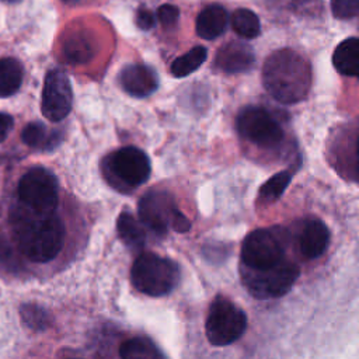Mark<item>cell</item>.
<instances>
[{
    "mask_svg": "<svg viewBox=\"0 0 359 359\" xmlns=\"http://www.w3.org/2000/svg\"><path fill=\"white\" fill-rule=\"evenodd\" d=\"M262 86L278 102L303 101L311 88V66L299 52L283 48L272 52L262 66Z\"/></svg>",
    "mask_w": 359,
    "mask_h": 359,
    "instance_id": "obj_1",
    "label": "cell"
},
{
    "mask_svg": "<svg viewBox=\"0 0 359 359\" xmlns=\"http://www.w3.org/2000/svg\"><path fill=\"white\" fill-rule=\"evenodd\" d=\"M14 216V233L21 252L34 262L52 261L65 243V224L55 213L21 206Z\"/></svg>",
    "mask_w": 359,
    "mask_h": 359,
    "instance_id": "obj_2",
    "label": "cell"
},
{
    "mask_svg": "<svg viewBox=\"0 0 359 359\" xmlns=\"http://www.w3.org/2000/svg\"><path fill=\"white\" fill-rule=\"evenodd\" d=\"M180 271L175 262L153 252L140 254L130 269L133 286L147 296L158 297L170 293L178 283Z\"/></svg>",
    "mask_w": 359,
    "mask_h": 359,
    "instance_id": "obj_3",
    "label": "cell"
},
{
    "mask_svg": "<svg viewBox=\"0 0 359 359\" xmlns=\"http://www.w3.org/2000/svg\"><path fill=\"white\" fill-rule=\"evenodd\" d=\"M137 212L143 226L157 234H164L168 229L184 233L191 227L174 198L164 191L146 192L139 201Z\"/></svg>",
    "mask_w": 359,
    "mask_h": 359,
    "instance_id": "obj_4",
    "label": "cell"
},
{
    "mask_svg": "<svg viewBox=\"0 0 359 359\" xmlns=\"http://www.w3.org/2000/svg\"><path fill=\"white\" fill-rule=\"evenodd\" d=\"M236 129L241 139L261 149H275L285 137L278 118L261 105L241 108L236 118Z\"/></svg>",
    "mask_w": 359,
    "mask_h": 359,
    "instance_id": "obj_5",
    "label": "cell"
},
{
    "mask_svg": "<svg viewBox=\"0 0 359 359\" xmlns=\"http://www.w3.org/2000/svg\"><path fill=\"white\" fill-rule=\"evenodd\" d=\"M104 174L114 187L137 188L144 184L151 171L147 154L135 146H125L111 153L102 164Z\"/></svg>",
    "mask_w": 359,
    "mask_h": 359,
    "instance_id": "obj_6",
    "label": "cell"
},
{
    "mask_svg": "<svg viewBox=\"0 0 359 359\" xmlns=\"http://www.w3.org/2000/svg\"><path fill=\"white\" fill-rule=\"evenodd\" d=\"M297 276V265L286 258L269 268H241V280L247 290L257 299H276L286 294Z\"/></svg>",
    "mask_w": 359,
    "mask_h": 359,
    "instance_id": "obj_7",
    "label": "cell"
},
{
    "mask_svg": "<svg viewBox=\"0 0 359 359\" xmlns=\"http://www.w3.org/2000/svg\"><path fill=\"white\" fill-rule=\"evenodd\" d=\"M245 313L226 297L217 296L208 311L205 330L212 345L224 346L237 341L245 331Z\"/></svg>",
    "mask_w": 359,
    "mask_h": 359,
    "instance_id": "obj_8",
    "label": "cell"
},
{
    "mask_svg": "<svg viewBox=\"0 0 359 359\" xmlns=\"http://www.w3.org/2000/svg\"><path fill=\"white\" fill-rule=\"evenodd\" d=\"M57 180L43 167L28 170L18 182V198L27 209L39 213H53L57 205Z\"/></svg>",
    "mask_w": 359,
    "mask_h": 359,
    "instance_id": "obj_9",
    "label": "cell"
},
{
    "mask_svg": "<svg viewBox=\"0 0 359 359\" xmlns=\"http://www.w3.org/2000/svg\"><path fill=\"white\" fill-rule=\"evenodd\" d=\"M285 259V244L280 234L269 229L251 231L241 247L243 266L252 269L269 268Z\"/></svg>",
    "mask_w": 359,
    "mask_h": 359,
    "instance_id": "obj_10",
    "label": "cell"
},
{
    "mask_svg": "<svg viewBox=\"0 0 359 359\" xmlns=\"http://www.w3.org/2000/svg\"><path fill=\"white\" fill-rule=\"evenodd\" d=\"M73 102V91L69 76L59 69L48 72L42 87L41 109L46 119L50 122H59L65 119Z\"/></svg>",
    "mask_w": 359,
    "mask_h": 359,
    "instance_id": "obj_11",
    "label": "cell"
},
{
    "mask_svg": "<svg viewBox=\"0 0 359 359\" xmlns=\"http://www.w3.org/2000/svg\"><path fill=\"white\" fill-rule=\"evenodd\" d=\"M254 63L255 53L248 43L230 41L216 52L213 67L226 74H238L251 70Z\"/></svg>",
    "mask_w": 359,
    "mask_h": 359,
    "instance_id": "obj_12",
    "label": "cell"
},
{
    "mask_svg": "<svg viewBox=\"0 0 359 359\" xmlns=\"http://www.w3.org/2000/svg\"><path fill=\"white\" fill-rule=\"evenodd\" d=\"M118 79L122 90L135 98H146L158 88V76L156 70L140 63L125 66Z\"/></svg>",
    "mask_w": 359,
    "mask_h": 359,
    "instance_id": "obj_13",
    "label": "cell"
},
{
    "mask_svg": "<svg viewBox=\"0 0 359 359\" xmlns=\"http://www.w3.org/2000/svg\"><path fill=\"white\" fill-rule=\"evenodd\" d=\"M296 240L302 255L314 259L327 250L330 244V230L321 220L307 219L303 222Z\"/></svg>",
    "mask_w": 359,
    "mask_h": 359,
    "instance_id": "obj_14",
    "label": "cell"
},
{
    "mask_svg": "<svg viewBox=\"0 0 359 359\" xmlns=\"http://www.w3.org/2000/svg\"><path fill=\"white\" fill-rule=\"evenodd\" d=\"M227 25V10L220 4H209L198 14L195 21V31L202 39L212 41L224 34Z\"/></svg>",
    "mask_w": 359,
    "mask_h": 359,
    "instance_id": "obj_15",
    "label": "cell"
},
{
    "mask_svg": "<svg viewBox=\"0 0 359 359\" xmlns=\"http://www.w3.org/2000/svg\"><path fill=\"white\" fill-rule=\"evenodd\" d=\"M332 65L338 73L359 79V38L352 36L339 42L332 53Z\"/></svg>",
    "mask_w": 359,
    "mask_h": 359,
    "instance_id": "obj_16",
    "label": "cell"
},
{
    "mask_svg": "<svg viewBox=\"0 0 359 359\" xmlns=\"http://www.w3.org/2000/svg\"><path fill=\"white\" fill-rule=\"evenodd\" d=\"M65 59L72 65L87 63L95 53V43L90 34L77 31L70 34L62 46Z\"/></svg>",
    "mask_w": 359,
    "mask_h": 359,
    "instance_id": "obj_17",
    "label": "cell"
},
{
    "mask_svg": "<svg viewBox=\"0 0 359 359\" xmlns=\"http://www.w3.org/2000/svg\"><path fill=\"white\" fill-rule=\"evenodd\" d=\"M22 142L35 150H52L60 142L62 135L49 129L42 122H29L21 132Z\"/></svg>",
    "mask_w": 359,
    "mask_h": 359,
    "instance_id": "obj_18",
    "label": "cell"
},
{
    "mask_svg": "<svg viewBox=\"0 0 359 359\" xmlns=\"http://www.w3.org/2000/svg\"><path fill=\"white\" fill-rule=\"evenodd\" d=\"M116 230L119 238L133 250H137L144 245L146 233L142 222L135 219V216L129 212H122L116 220Z\"/></svg>",
    "mask_w": 359,
    "mask_h": 359,
    "instance_id": "obj_19",
    "label": "cell"
},
{
    "mask_svg": "<svg viewBox=\"0 0 359 359\" xmlns=\"http://www.w3.org/2000/svg\"><path fill=\"white\" fill-rule=\"evenodd\" d=\"M121 359H164L157 345L146 337H133L119 346Z\"/></svg>",
    "mask_w": 359,
    "mask_h": 359,
    "instance_id": "obj_20",
    "label": "cell"
},
{
    "mask_svg": "<svg viewBox=\"0 0 359 359\" xmlns=\"http://www.w3.org/2000/svg\"><path fill=\"white\" fill-rule=\"evenodd\" d=\"M22 83V66L14 57L0 59V98L10 97L18 91Z\"/></svg>",
    "mask_w": 359,
    "mask_h": 359,
    "instance_id": "obj_21",
    "label": "cell"
},
{
    "mask_svg": "<svg viewBox=\"0 0 359 359\" xmlns=\"http://www.w3.org/2000/svg\"><path fill=\"white\" fill-rule=\"evenodd\" d=\"M231 29L244 39H254L261 34V22L258 15L248 8H237L231 13L230 18Z\"/></svg>",
    "mask_w": 359,
    "mask_h": 359,
    "instance_id": "obj_22",
    "label": "cell"
},
{
    "mask_svg": "<svg viewBox=\"0 0 359 359\" xmlns=\"http://www.w3.org/2000/svg\"><path fill=\"white\" fill-rule=\"evenodd\" d=\"M206 57L208 49L205 46H195L171 63V74L178 79L189 76L202 66Z\"/></svg>",
    "mask_w": 359,
    "mask_h": 359,
    "instance_id": "obj_23",
    "label": "cell"
},
{
    "mask_svg": "<svg viewBox=\"0 0 359 359\" xmlns=\"http://www.w3.org/2000/svg\"><path fill=\"white\" fill-rule=\"evenodd\" d=\"M292 172L285 170L275 175H272L265 184H262L259 194H258V202L262 205H268L275 202L280 198V195L285 192L287 185L292 181Z\"/></svg>",
    "mask_w": 359,
    "mask_h": 359,
    "instance_id": "obj_24",
    "label": "cell"
},
{
    "mask_svg": "<svg viewBox=\"0 0 359 359\" xmlns=\"http://www.w3.org/2000/svg\"><path fill=\"white\" fill-rule=\"evenodd\" d=\"M273 7L296 15H316L321 11V0H268Z\"/></svg>",
    "mask_w": 359,
    "mask_h": 359,
    "instance_id": "obj_25",
    "label": "cell"
},
{
    "mask_svg": "<svg viewBox=\"0 0 359 359\" xmlns=\"http://www.w3.org/2000/svg\"><path fill=\"white\" fill-rule=\"evenodd\" d=\"M22 321L32 330H43L48 327L50 318L42 307L36 304H25L21 307Z\"/></svg>",
    "mask_w": 359,
    "mask_h": 359,
    "instance_id": "obj_26",
    "label": "cell"
},
{
    "mask_svg": "<svg viewBox=\"0 0 359 359\" xmlns=\"http://www.w3.org/2000/svg\"><path fill=\"white\" fill-rule=\"evenodd\" d=\"M331 13L338 20L359 17V0H331Z\"/></svg>",
    "mask_w": 359,
    "mask_h": 359,
    "instance_id": "obj_27",
    "label": "cell"
},
{
    "mask_svg": "<svg viewBox=\"0 0 359 359\" xmlns=\"http://www.w3.org/2000/svg\"><path fill=\"white\" fill-rule=\"evenodd\" d=\"M156 18L161 22L163 27L170 28V27H174L177 24V21L180 18V11L172 4H163L157 8Z\"/></svg>",
    "mask_w": 359,
    "mask_h": 359,
    "instance_id": "obj_28",
    "label": "cell"
},
{
    "mask_svg": "<svg viewBox=\"0 0 359 359\" xmlns=\"http://www.w3.org/2000/svg\"><path fill=\"white\" fill-rule=\"evenodd\" d=\"M156 20H157L156 15L149 8L140 7L136 13V25L143 31L151 29L156 24Z\"/></svg>",
    "mask_w": 359,
    "mask_h": 359,
    "instance_id": "obj_29",
    "label": "cell"
},
{
    "mask_svg": "<svg viewBox=\"0 0 359 359\" xmlns=\"http://www.w3.org/2000/svg\"><path fill=\"white\" fill-rule=\"evenodd\" d=\"M13 129V118L8 114L0 112V142H3Z\"/></svg>",
    "mask_w": 359,
    "mask_h": 359,
    "instance_id": "obj_30",
    "label": "cell"
},
{
    "mask_svg": "<svg viewBox=\"0 0 359 359\" xmlns=\"http://www.w3.org/2000/svg\"><path fill=\"white\" fill-rule=\"evenodd\" d=\"M355 171L359 178V132L356 135V142H355Z\"/></svg>",
    "mask_w": 359,
    "mask_h": 359,
    "instance_id": "obj_31",
    "label": "cell"
},
{
    "mask_svg": "<svg viewBox=\"0 0 359 359\" xmlns=\"http://www.w3.org/2000/svg\"><path fill=\"white\" fill-rule=\"evenodd\" d=\"M4 1H17V0H4Z\"/></svg>",
    "mask_w": 359,
    "mask_h": 359,
    "instance_id": "obj_32",
    "label": "cell"
},
{
    "mask_svg": "<svg viewBox=\"0 0 359 359\" xmlns=\"http://www.w3.org/2000/svg\"><path fill=\"white\" fill-rule=\"evenodd\" d=\"M73 359H76V358H73Z\"/></svg>",
    "mask_w": 359,
    "mask_h": 359,
    "instance_id": "obj_33",
    "label": "cell"
}]
</instances>
